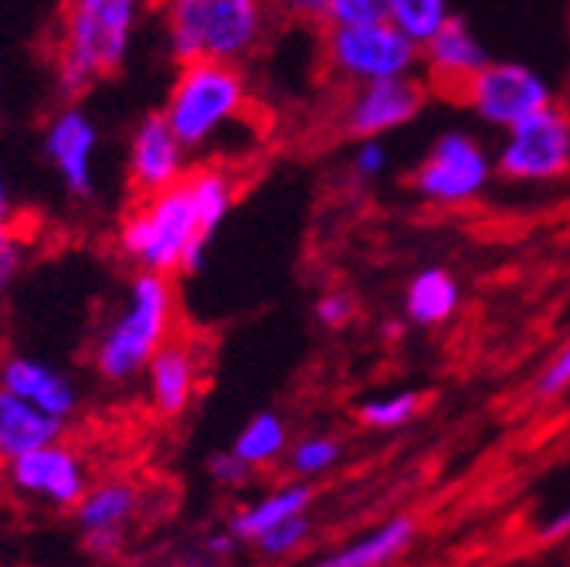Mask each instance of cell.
<instances>
[{
	"mask_svg": "<svg viewBox=\"0 0 570 567\" xmlns=\"http://www.w3.org/2000/svg\"><path fill=\"white\" fill-rule=\"evenodd\" d=\"M309 537H313V520H309V514H299V517H289V520L275 524L272 530H265L255 540V550L265 557H293L309 544Z\"/></svg>",
	"mask_w": 570,
	"mask_h": 567,
	"instance_id": "27",
	"label": "cell"
},
{
	"mask_svg": "<svg viewBox=\"0 0 570 567\" xmlns=\"http://www.w3.org/2000/svg\"><path fill=\"white\" fill-rule=\"evenodd\" d=\"M177 326V290L174 275L136 272L126 293L96 330L89 364L109 388H126L142 378L154 353L174 336Z\"/></svg>",
	"mask_w": 570,
	"mask_h": 567,
	"instance_id": "2",
	"label": "cell"
},
{
	"mask_svg": "<svg viewBox=\"0 0 570 567\" xmlns=\"http://www.w3.org/2000/svg\"><path fill=\"white\" fill-rule=\"evenodd\" d=\"M238 540L225 530V534H214V537H207V554H214V557H225V554H232V547H235Z\"/></svg>",
	"mask_w": 570,
	"mask_h": 567,
	"instance_id": "38",
	"label": "cell"
},
{
	"mask_svg": "<svg viewBox=\"0 0 570 567\" xmlns=\"http://www.w3.org/2000/svg\"><path fill=\"white\" fill-rule=\"evenodd\" d=\"M204 378V353L190 336H170L142 371V391L160 418H180L200 388Z\"/></svg>",
	"mask_w": 570,
	"mask_h": 567,
	"instance_id": "14",
	"label": "cell"
},
{
	"mask_svg": "<svg viewBox=\"0 0 570 567\" xmlns=\"http://www.w3.org/2000/svg\"><path fill=\"white\" fill-rule=\"evenodd\" d=\"M489 61L492 58H489L485 45L459 18H452L432 41L421 48V65L428 68L432 82H439L442 89H459V92L482 72Z\"/></svg>",
	"mask_w": 570,
	"mask_h": 567,
	"instance_id": "16",
	"label": "cell"
},
{
	"mask_svg": "<svg viewBox=\"0 0 570 567\" xmlns=\"http://www.w3.org/2000/svg\"><path fill=\"white\" fill-rule=\"evenodd\" d=\"M282 8L309 25H330V0H282Z\"/></svg>",
	"mask_w": 570,
	"mask_h": 567,
	"instance_id": "35",
	"label": "cell"
},
{
	"mask_svg": "<svg viewBox=\"0 0 570 567\" xmlns=\"http://www.w3.org/2000/svg\"><path fill=\"white\" fill-rule=\"evenodd\" d=\"M61 436H65V421L45 414L31 401L18 398L14 391L0 388V466L31 449L58 442Z\"/></svg>",
	"mask_w": 570,
	"mask_h": 567,
	"instance_id": "17",
	"label": "cell"
},
{
	"mask_svg": "<svg viewBox=\"0 0 570 567\" xmlns=\"http://www.w3.org/2000/svg\"><path fill=\"white\" fill-rule=\"evenodd\" d=\"M187 184H190V194H194L200 228L207 235H214L225 225V218L232 215V207H235L238 177L222 164H200V167L187 170Z\"/></svg>",
	"mask_w": 570,
	"mask_h": 567,
	"instance_id": "22",
	"label": "cell"
},
{
	"mask_svg": "<svg viewBox=\"0 0 570 567\" xmlns=\"http://www.w3.org/2000/svg\"><path fill=\"white\" fill-rule=\"evenodd\" d=\"M492 160L499 177L517 184H547L570 174V116L550 102L507 129Z\"/></svg>",
	"mask_w": 570,
	"mask_h": 567,
	"instance_id": "8",
	"label": "cell"
},
{
	"mask_svg": "<svg viewBox=\"0 0 570 567\" xmlns=\"http://www.w3.org/2000/svg\"><path fill=\"white\" fill-rule=\"evenodd\" d=\"M424 106V89L414 76L381 79L367 86H353V96L343 106V126L350 136H387L407 126Z\"/></svg>",
	"mask_w": 570,
	"mask_h": 567,
	"instance_id": "13",
	"label": "cell"
},
{
	"mask_svg": "<svg viewBox=\"0 0 570 567\" xmlns=\"http://www.w3.org/2000/svg\"><path fill=\"white\" fill-rule=\"evenodd\" d=\"M421 404H424L421 391H394V394H377V398L361 401L353 408V414L371 432H394L421 414Z\"/></svg>",
	"mask_w": 570,
	"mask_h": 567,
	"instance_id": "25",
	"label": "cell"
},
{
	"mask_svg": "<svg viewBox=\"0 0 570 567\" xmlns=\"http://www.w3.org/2000/svg\"><path fill=\"white\" fill-rule=\"evenodd\" d=\"M353 313H356V303L343 290H326L313 306V316L323 330H343L353 320Z\"/></svg>",
	"mask_w": 570,
	"mask_h": 567,
	"instance_id": "30",
	"label": "cell"
},
{
	"mask_svg": "<svg viewBox=\"0 0 570 567\" xmlns=\"http://www.w3.org/2000/svg\"><path fill=\"white\" fill-rule=\"evenodd\" d=\"M495 174V160L465 129L442 133L411 174V190L439 207L475 201Z\"/></svg>",
	"mask_w": 570,
	"mask_h": 567,
	"instance_id": "7",
	"label": "cell"
},
{
	"mask_svg": "<svg viewBox=\"0 0 570 567\" xmlns=\"http://www.w3.org/2000/svg\"><path fill=\"white\" fill-rule=\"evenodd\" d=\"M14 222V190L8 184V174L0 170V225H11Z\"/></svg>",
	"mask_w": 570,
	"mask_h": 567,
	"instance_id": "37",
	"label": "cell"
},
{
	"mask_svg": "<svg viewBox=\"0 0 570 567\" xmlns=\"http://www.w3.org/2000/svg\"><path fill=\"white\" fill-rule=\"evenodd\" d=\"M323 55H326V68L346 86L414 76L421 65V48L411 38H404L387 18L330 25Z\"/></svg>",
	"mask_w": 570,
	"mask_h": 567,
	"instance_id": "6",
	"label": "cell"
},
{
	"mask_svg": "<svg viewBox=\"0 0 570 567\" xmlns=\"http://www.w3.org/2000/svg\"><path fill=\"white\" fill-rule=\"evenodd\" d=\"M567 537H570V507L557 510V514L540 527V540H543V544H560V540H567Z\"/></svg>",
	"mask_w": 570,
	"mask_h": 567,
	"instance_id": "36",
	"label": "cell"
},
{
	"mask_svg": "<svg viewBox=\"0 0 570 567\" xmlns=\"http://www.w3.org/2000/svg\"><path fill=\"white\" fill-rule=\"evenodd\" d=\"M4 479L21 500L48 510H76L92 486L86 456L61 439L4 462Z\"/></svg>",
	"mask_w": 570,
	"mask_h": 567,
	"instance_id": "9",
	"label": "cell"
},
{
	"mask_svg": "<svg viewBox=\"0 0 570 567\" xmlns=\"http://www.w3.org/2000/svg\"><path fill=\"white\" fill-rule=\"evenodd\" d=\"M391 0H330V25L384 21Z\"/></svg>",
	"mask_w": 570,
	"mask_h": 567,
	"instance_id": "31",
	"label": "cell"
},
{
	"mask_svg": "<svg viewBox=\"0 0 570 567\" xmlns=\"http://www.w3.org/2000/svg\"><path fill=\"white\" fill-rule=\"evenodd\" d=\"M180 72L164 102V116L180 144L194 150H207L218 144V136L238 119H245L252 102V86L242 65L228 61H190L177 65Z\"/></svg>",
	"mask_w": 570,
	"mask_h": 567,
	"instance_id": "4",
	"label": "cell"
},
{
	"mask_svg": "<svg viewBox=\"0 0 570 567\" xmlns=\"http://www.w3.org/2000/svg\"><path fill=\"white\" fill-rule=\"evenodd\" d=\"M316 500V489L309 486V479H296V482H285V486H275L272 492H265L258 504L232 514L228 520V534L238 540V544H255L265 530H272L275 524L289 520V517H299V514H309Z\"/></svg>",
	"mask_w": 570,
	"mask_h": 567,
	"instance_id": "18",
	"label": "cell"
},
{
	"mask_svg": "<svg viewBox=\"0 0 570 567\" xmlns=\"http://www.w3.org/2000/svg\"><path fill=\"white\" fill-rule=\"evenodd\" d=\"M187 147L170 129L164 109L142 116L132 133H129V160H126V177L136 197L160 194L174 184H180L190 170L187 164Z\"/></svg>",
	"mask_w": 570,
	"mask_h": 567,
	"instance_id": "12",
	"label": "cell"
},
{
	"mask_svg": "<svg viewBox=\"0 0 570 567\" xmlns=\"http://www.w3.org/2000/svg\"><path fill=\"white\" fill-rule=\"evenodd\" d=\"M462 102L479 123L492 129H513L527 116L553 102L550 82L530 65L520 61H489L482 72L462 89Z\"/></svg>",
	"mask_w": 570,
	"mask_h": 567,
	"instance_id": "10",
	"label": "cell"
},
{
	"mask_svg": "<svg viewBox=\"0 0 570 567\" xmlns=\"http://www.w3.org/2000/svg\"><path fill=\"white\" fill-rule=\"evenodd\" d=\"M289 424H285V418L272 408L252 414L245 424H242V432L235 436V446L232 452L242 456L255 472L258 469H272L285 452H289Z\"/></svg>",
	"mask_w": 570,
	"mask_h": 567,
	"instance_id": "23",
	"label": "cell"
},
{
	"mask_svg": "<svg viewBox=\"0 0 570 567\" xmlns=\"http://www.w3.org/2000/svg\"><path fill=\"white\" fill-rule=\"evenodd\" d=\"M391 167V150L384 144V136H367L353 150V177L361 180H377Z\"/></svg>",
	"mask_w": 570,
	"mask_h": 567,
	"instance_id": "29",
	"label": "cell"
},
{
	"mask_svg": "<svg viewBox=\"0 0 570 567\" xmlns=\"http://www.w3.org/2000/svg\"><path fill=\"white\" fill-rule=\"evenodd\" d=\"M82 547L99 560H112L126 547V530H82Z\"/></svg>",
	"mask_w": 570,
	"mask_h": 567,
	"instance_id": "34",
	"label": "cell"
},
{
	"mask_svg": "<svg viewBox=\"0 0 570 567\" xmlns=\"http://www.w3.org/2000/svg\"><path fill=\"white\" fill-rule=\"evenodd\" d=\"M452 18V0H391L387 4V21L417 48L432 41Z\"/></svg>",
	"mask_w": 570,
	"mask_h": 567,
	"instance_id": "24",
	"label": "cell"
},
{
	"mask_svg": "<svg viewBox=\"0 0 570 567\" xmlns=\"http://www.w3.org/2000/svg\"><path fill=\"white\" fill-rule=\"evenodd\" d=\"M214 238L200 228L187 177L160 194L139 197L116 228V252L136 272L177 275L194 242Z\"/></svg>",
	"mask_w": 570,
	"mask_h": 567,
	"instance_id": "5",
	"label": "cell"
},
{
	"mask_svg": "<svg viewBox=\"0 0 570 567\" xmlns=\"http://www.w3.org/2000/svg\"><path fill=\"white\" fill-rule=\"evenodd\" d=\"M285 459H289V469L296 472V479H316V476H326L343 459V442L336 436H306L289 446Z\"/></svg>",
	"mask_w": 570,
	"mask_h": 567,
	"instance_id": "26",
	"label": "cell"
},
{
	"mask_svg": "<svg viewBox=\"0 0 570 567\" xmlns=\"http://www.w3.org/2000/svg\"><path fill=\"white\" fill-rule=\"evenodd\" d=\"M41 154L58 174L68 197L92 201L96 197V154H99V126L82 102L58 106L41 133Z\"/></svg>",
	"mask_w": 570,
	"mask_h": 567,
	"instance_id": "11",
	"label": "cell"
},
{
	"mask_svg": "<svg viewBox=\"0 0 570 567\" xmlns=\"http://www.w3.org/2000/svg\"><path fill=\"white\" fill-rule=\"evenodd\" d=\"M0 388L14 391L18 398L31 401L45 414L58 421H71L79 414L82 394L79 384L71 381L58 364H48L35 353H11V358L0 361Z\"/></svg>",
	"mask_w": 570,
	"mask_h": 567,
	"instance_id": "15",
	"label": "cell"
},
{
	"mask_svg": "<svg viewBox=\"0 0 570 567\" xmlns=\"http://www.w3.org/2000/svg\"><path fill=\"white\" fill-rule=\"evenodd\" d=\"M414 534H417L414 517L401 514V517H391L387 524H381L377 530L356 537L353 544L320 557L313 567H387L414 544Z\"/></svg>",
	"mask_w": 570,
	"mask_h": 567,
	"instance_id": "20",
	"label": "cell"
},
{
	"mask_svg": "<svg viewBox=\"0 0 570 567\" xmlns=\"http://www.w3.org/2000/svg\"><path fill=\"white\" fill-rule=\"evenodd\" d=\"M28 252H31V242L14 222L0 225V296L21 278V272L28 265Z\"/></svg>",
	"mask_w": 570,
	"mask_h": 567,
	"instance_id": "28",
	"label": "cell"
},
{
	"mask_svg": "<svg viewBox=\"0 0 570 567\" xmlns=\"http://www.w3.org/2000/svg\"><path fill=\"white\" fill-rule=\"evenodd\" d=\"M207 472H210L214 482L225 486V489H242V486H248L252 476H255V469H252L242 456H235L232 449H228V452H218V456H210Z\"/></svg>",
	"mask_w": 570,
	"mask_h": 567,
	"instance_id": "32",
	"label": "cell"
},
{
	"mask_svg": "<svg viewBox=\"0 0 570 567\" xmlns=\"http://www.w3.org/2000/svg\"><path fill=\"white\" fill-rule=\"evenodd\" d=\"M462 306V286L445 265H424L404 290V316L414 326H442Z\"/></svg>",
	"mask_w": 570,
	"mask_h": 567,
	"instance_id": "19",
	"label": "cell"
},
{
	"mask_svg": "<svg viewBox=\"0 0 570 567\" xmlns=\"http://www.w3.org/2000/svg\"><path fill=\"white\" fill-rule=\"evenodd\" d=\"M272 0H167V51L177 65H242L268 35Z\"/></svg>",
	"mask_w": 570,
	"mask_h": 567,
	"instance_id": "3",
	"label": "cell"
},
{
	"mask_svg": "<svg viewBox=\"0 0 570 567\" xmlns=\"http://www.w3.org/2000/svg\"><path fill=\"white\" fill-rule=\"evenodd\" d=\"M147 4L150 0H65L51 55L55 89L65 102H79L126 65Z\"/></svg>",
	"mask_w": 570,
	"mask_h": 567,
	"instance_id": "1",
	"label": "cell"
},
{
	"mask_svg": "<svg viewBox=\"0 0 570 567\" xmlns=\"http://www.w3.org/2000/svg\"><path fill=\"white\" fill-rule=\"evenodd\" d=\"M570 388V340L553 353L550 364L537 378V394L540 398H557Z\"/></svg>",
	"mask_w": 570,
	"mask_h": 567,
	"instance_id": "33",
	"label": "cell"
},
{
	"mask_svg": "<svg viewBox=\"0 0 570 567\" xmlns=\"http://www.w3.org/2000/svg\"><path fill=\"white\" fill-rule=\"evenodd\" d=\"M142 504V492L132 479H102L92 482L82 504L71 510L76 514L79 530H129Z\"/></svg>",
	"mask_w": 570,
	"mask_h": 567,
	"instance_id": "21",
	"label": "cell"
}]
</instances>
